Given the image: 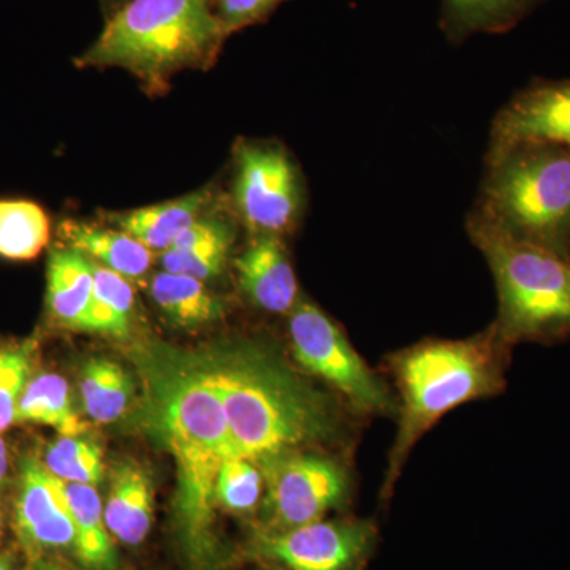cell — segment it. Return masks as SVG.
<instances>
[{"mask_svg": "<svg viewBox=\"0 0 570 570\" xmlns=\"http://www.w3.org/2000/svg\"><path fill=\"white\" fill-rule=\"evenodd\" d=\"M288 336L296 362L332 385L355 411L365 414L397 411L387 385L321 307L309 302L296 303L288 314Z\"/></svg>", "mask_w": 570, "mask_h": 570, "instance_id": "52a82bcc", "label": "cell"}, {"mask_svg": "<svg viewBox=\"0 0 570 570\" xmlns=\"http://www.w3.org/2000/svg\"><path fill=\"white\" fill-rule=\"evenodd\" d=\"M7 472H9V452H7L6 442L0 438V491L6 483Z\"/></svg>", "mask_w": 570, "mask_h": 570, "instance_id": "f546056e", "label": "cell"}, {"mask_svg": "<svg viewBox=\"0 0 570 570\" xmlns=\"http://www.w3.org/2000/svg\"><path fill=\"white\" fill-rule=\"evenodd\" d=\"M94 294L91 258L59 247L48 264V309L52 321L63 328L88 332Z\"/></svg>", "mask_w": 570, "mask_h": 570, "instance_id": "9a60e30c", "label": "cell"}, {"mask_svg": "<svg viewBox=\"0 0 570 570\" xmlns=\"http://www.w3.org/2000/svg\"><path fill=\"white\" fill-rule=\"evenodd\" d=\"M264 482V474L253 460L228 456L217 474L216 502L232 512H250L261 501Z\"/></svg>", "mask_w": 570, "mask_h": 570, "instance_id": "4316f807", "label": "cell"}, {"mask_svg": "<svg viewBox=\"0 0 570 570\" xmlns=\"http://www.w3.org/2000/svg\"><path fill=\"white\" fill-rule=\"evenodd\" d=\"M521 141L570 149V80L534 81L499 110L491 127L490 149Z\"/></svg>", "mask_w": 570, "mask_h": 570, "instance_id": "7c38bea8", "label": "cell"}, {"mask_svg": "<svg viewBox=\"0 0 570 570\" xmlns=\"http://www.w3.org/2000/svg\"><path fill=\"white\" fill-rule=\"evenodd\" d=\"M198 358L223 401L235 456L262 461L336 433L328 401L264 347L242 343Z\"/></svg>", "mask_w": 570, "mask_h": 570, "instance_id": "7a4b0ae2", "label": "cell"}, {"mask_svg": "<svg viewBox=\"0 0 570 570\" xmlns=\"http://www.w3.org/2000/svg\"><path fill=\"white\" fill-rule=\"evenodd\" d=\"M261 464L266 485V531L314 523L346 498L347 474L335 460L284 452Z\"/></svg>", "mask_w": 570, "mask_h": 570, "instance_id": "ba28073f", "label": "cell"}, {"mask_svg": "<svg viewBox=\"0 0 570 570\" xmlns=\"http://www.w3.org/2000/svg\"><path fill=\"white\" fill-rule=\"evenodd\" d=\"M0 535H2V513H0Z\"/></svg>", "mask_w": 570, "mask_h": 570, "instance_id": "836d02e7", "label": "cell"}, {"mask_svg": "<svg viewBox=\"0 0 570 570\" xmlns=\"http://www.w3.org/2000/svg\"><path fill=\"white\" fill-rule=\"evenodd\" d=\"M132 395V379L118 363L92 358L82 367V406L94 422H116L129 407Z\"/></svg>", "mask_w": 570, "mask_h": 570, "instance_id": "603a6c76", "label": "cell"}, {"mask_svg": "<svg viewBox=\"0 0 570 570\" xmlns=\"http://www.w3.org/2000/svg\"><path fill=\"white\" fill-rule=\"evenodd\" d=\"M227 37L213 0H127L80 62L164 80L212 61Z\"/></svg>", "mask_w": 570, "mask_h": 570, "instance_id": "5b68a950", "label": "cell"}, {"mask_svg": "<svg viewBox=\"0 0 570 570\" xmlns=\"http://www.w3.org/2000/svg\"><path fill=\"white\" fill-rule=\"evenodd\" d=\"M104 512L108 531L119 542L141 543L151 531L154 520L153 483L148 472L134 461L116 466Z\"/></svg>", "mask_w": 570, "mask_h": 570, "instance_id": "2e32d148", "label": "cell"}, {"mask_svg": "<svg viewBox=\"0 0 570 570\" xmlns=\"http://www.w3.org/2000/svg\"><path fill=\"white\" fill-rule=\"evenodd\" d=\"M29 570H69V569L63 568V566L59 564V562L43 560V558H36V560L32 561L31 568H29Z\"/></svg>", "mask_w": 570, "mask_h": 570, "instance_id": "4dcf8cb0", "label": "cell"}, {"mask_svg": "<svg viewBox=\"0 0 570 570\" xmlns=\"http://www.w3.org/2000/svg\"><path fill=\"white\" fill-rule=\"evenodd\" d=\"M43 464L62 482L96 487L104 480L102 449L86 438L56 439L45 450Z\"/></svg>", "mask_w": 570, "mask_h": 570, "instance_id": "484cf974", "label": "cell"}, {"mask_svg": "<svg viewBox=\"0 0 570 570\" xmlns=\"http://www.w3.org/2000/svg\"><path fill=\"white\" fill-rule=\"evenodd\" d=\"M75 524V547L78 561L92 570H112L118 554L105 523L102 499L96 487L63 482Z\"/></svg>", "mask_w": 570, "mask_h": 570, "instance_id": "d6986e66", "label": "cell"}, {"mask_svg": "<svg viewBox=\"0 0 570 570\" xmlns=\"http://www.w3.org/2000/svg\"><path fill=\"white\" fill-rule=\"evenodd\" d=\"M151 295L160 311L174 324L197 328L223 316L219 299L209 294L204 281L160 272L154 276Z\"/></svg>", "mask_w": 570, "mask_h": 570, "instance_id": "44dd1931", "label": "cell"}, {"mask_svg": "<svg viewBox=\"0 0 570 570\" xmlns=\"http://www.w3.org/2000/svg\"><path fill=\"white\" fill-rule=\"evenodd\" d=\"M239 288L258 309L291 314L298 299V284L283 242L275 235H255L235 261Z\"/></svg>", "mask_w": 570, "mask_h": 570, "instance_id": "4fadbf2b", "label": "cell"}, {"mask_svg": "<svg viewBox=\"0 0 570 570\" xmlns=\"http://www.w3.org/2000/svg\"><path fill=\"white\" fill-rule=\"evenodd\" d=\"M234 239V227L223 217H200L160 253V265L164 272L205 283L224 272Z\"/></svg>", "mask_w": 570, "mask_h": 570, "instance_id": "5bb4252c", "label": "cell"}, {"mask_svg": "<svg viewBox=\"0 0 570 570\" xmlns=\"http://www.w3.org/2000/svg\"><path fill=\"white\" fill-rule=\"evenodd\" d=\"M284 0H213L227 36L265 21Z\"/></svg>", "mask_w": 570, "mask_h": 570, "instance_id": "f1b7e54d", "label": "cell"}, {"mask_svg": "<svg viewBox=\"0 0 570 570\" xmlns=\"http://www.w3.org/2000/svg\"><path fill=\"white\" fill-rule=\"evenodd\" d=\"M474 212L570 262V149L534 141L489 149Z\"/></svg>", "mask_w": 570, "mask_h": 570, "instance_id": "277c9868", "label": "cell"}, {"mask_svg": "<svg viewBox=\"0 0 570 570\" xmlns=\"http://www.w3.org/2000/svg\"><path fill=\"white\" fill-rule=\"evenodd\" d=\"M17 422L55 428L61 436H81L86 425L71 404L66 379L40 374L26 385L17 409Z\"/></svg>", "mask_w": 570, "mask_h": 570, "instance_id": "7402d4cb", "label": "cell"}, {"mask_svg": "<svg viewBox=\"0 0 570 570\" xmlns=\"http://www.w3.org/2000/svg\"><path fill=\"white\" fill-rule=\"evenodd\" d=\"M468 234L498 288L499 335L510 346L570 340V262L521 242L472 209Z\"/></svg>", "mask_w": 570, "mask_h": 570, "instance_id": "8992f818", "label": "cell"}, {"mask_svg": "<svg viewBox=\"0 0 570 570\" xmlns=\"http://www.w3.org/2000/svg\"><path fill=\"white\" fill-rule=\"evenodd\" d=\"M127 0H111V10L110 13H108V17H111L112 13H115L116 10L119 9V7L124 6Z\"/></svg>", "mask_w": 570, "mask_h": 570, "instance_id": "d6a6232c", "label": "cell"}, {"mask_svg": "<svg viewBox=\"0 0 570 570\" xmlns=\"http://www.w3.org/2000/svg\"><path fill=\"white\" fill-rule=\"evenodd\" d=\"M29 371L28 348L0 351V433L17 422V409L29 382Z\"/></svg>", "mask_w": 570, "mask_h": 570, "instance_id": "83f0119b", "label": "cell"}, {"mask_svg": "<svg viewBox=\"0 0 570 570\" xmlns=\"http://www.w3.org/2000/svg\"><path fill=\"white\" fill-rule=\"evenodd\" d=\"M546 0H441V26L453 41L515 28Z\"/></svg>", "mask_w": 570, "mask_h": 570, "instance_id": "ffe728a7", "label": "cell"}, {"mask_svg": "<svg viewBox=\"0 0 570 570\" xmlns=\"http://www.w3.org/2000/svg\"><path fill=\"white\" fill-rule=\"evenodd\" d=\"M512 346L491 325L468 340H428L390 356L400 426L385 478L392 490L414 445L453 409L505 389Z\"/></svg>", "mask_w": 570, "mask_h": 570, "instance_id": "3957f363", "label": "cell"}, {"mask_svg": "<svg viewBox=\"0 0 570 570\" xmlns=\"http://www.w3.org/2000/svg\"><path fill=\"white\" fill-rule=\"evenodd\" d=\"M14 527L22 547L40 558L52 550H73L75 524L63 482L48 471L43 461H22Z\"/></svg>", "mask_w": 570, "mask_h": 570, "instance_id": "8fae6325", "label": "cell"}, {"mask_svg": "<svg viewBox=\"0 0 570 570\" xmlns=\"http://www.w3.org/2000/svg\"><path fill=\"white\" fill-rule=\"evenodd\" d=\"M92 273L94 294L88 332L126 337L134 317L132 285L126 277L96 262H92Z\"/></svg>", "mask_w": 570, "mask_h": 570, "instance_id": "d4e9b609", "label": "cell"}, {"mask_svg": "<svg viewBox=\"0 0 570 570\" xmlns=\"http://www.w3.org/2000/svg\"><path fill=\"white\" fill-rule=\"evenodd\" d=\"M0 570H17V568H14V560L11 554H0Z\"/></svg>", "mask_w": 570, "mask_h": 570, "instance_id": "1f68e13d", "label": "cell"}, {"mask_svg": "<svg viewBox=\"0 0 570 570\" xmlns=\"http://www.w3.org/2000/svg\"><path fill=\"white\" fill-rule=\"evenodd\" d=\"M148 382L154 417L176 461L179 530L187 550L204 561L213 551L217 474L235 456L223 401L198 356H160L148 367Z\"/></svg>", "mask_w": 570, "mask_h": 570, "instance_id": "6da1fadb", "label": "cell"}, {"mask_svg": "<svg viewBox=\"0 0 570 570\" xmlns=\"http://www.w3.org/2000/svg\"><path fill=\"white\" fill-rule=\"evenodd\" d=\"M235 206L254 235L279 236L294 227L302 184L281 146L243 142L236 151Z\"/></svg>", "mask_w": 570, "mask_h": 570, "instance_id": "9c48e42d", "label": "cell"}, {"mask_svg": "<svg viewBox=\"0 0 570 570\" xmlns=\"http://www.w3.org/2000/svg\"><path fill=\"white\" fill-rule=\"evenodd\" d=\"M67 247L129 279H141L153 264V250L122 230H107L69 220L61 225Z\"/></svg>", "mask_w": 570, "mask_h": 570, "instance_id": "e0dca14e", "label": "cell"}, {"mask_svg": "<svg viewBox=\"0 0 570 570\" xmlns=\"http://www.w3.org/2000/svg\"><path fill=\"white\" fill-rule=\"evenodd\" d=\"M50 242V219L28 200H0V257L31 261Z\"/></svg>", "mask_w": 570, "mask_h": 570, "instance_id": "cb8c5ba5", "label": "cell"}, {"mask_svg": "<svg viewBox=\"0 0 570 570\" xmlns=\"http://www.w3.org/2000/svg\"><path fill=\"white\" fill-rule=\"evenodd\" d=\"M208 202V193L202 190L178 200L110 214V219L119 230L134 236L149 249L164 253L174 245L184 230L200 219Z\"/></svg>", "mask_w": 570, "mask_h": 570, "instance_id": "ac0fdd59", "label": "cell"}, {"mask_svg": "<svg viewBox=\"0 0 570 570\" xmlns=\"http://www.w3.org/2000/svg\"><path fill=\"white\" fill-rule=\"evenodd\" d=\"M374 535L366 521L318 520L292 530L258 532L255 550L287 570H356Z\"/></svg>", "mask_w": 570, "mask_h": 570, "instance_id": "30bf717a", "label": "cell"}]
</instances>
